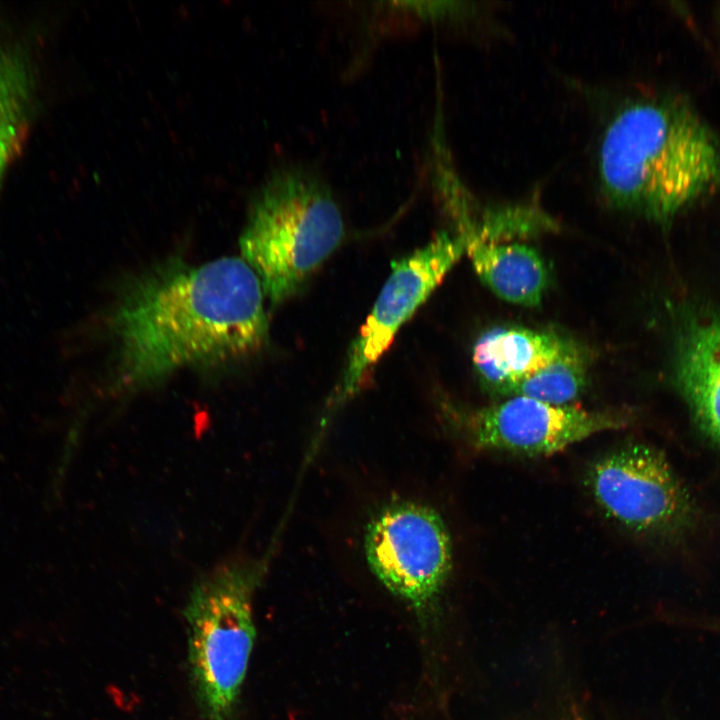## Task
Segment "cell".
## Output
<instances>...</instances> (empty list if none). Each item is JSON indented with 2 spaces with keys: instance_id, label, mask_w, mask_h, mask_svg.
Wrapping results in <instances>:
<instances>
[{
  "instance_id": "cell-14",
  "label": "cell",
  "mask_w": 720,
  "mask_h": 720,
  "mask_svg": "<svg viewBox=\"0 0 720 720\" xmlns=\"http://www.w3.org/2000/svg\"><path fill=\"white\" fill-rule=\"evenodd\" d=\"M701 624L703 627L709 628L712 631L720 632V620L702 622Z\"/></svg>"
},
{
  "instance_id": "cell-11",
  "label": "cell",
  "mask_w": 720,
  "mask_h": 720,
  "mask_svg": "<svg viewBox=\"0 0 720 720\" xmlns=\"http://www.w3.org/2000/svg\"><path fill=\"white\" fill-rule=\"evenodd\" d=\"M461 237L475 272L497 297L527 307L541 303L548 271L535 249L518 242L484 240L473 234Z\"/></svg>"
},
{
  "instance_id": "cell-6",
  "label": "cell",
  "mask_w": 720,
  "mask_h": 720,
  "mask_svg": "<svg viewBox=\"0 0 720 720\" xmlns=\"http://www.w3.org/2000/svg\"><path fill=\"white\" fill-rule=\"evenodd\" d=\"M602 513L626 531L666 538L687 528L693 504L666 457L643 443H627L596 459L585 477Z\"/></svg>"
},
{
  "instance_id": "cell-4",
  "label": "cell",
  "mask_w": 720,
  "mask_h": 720,
  "mask_svg": "<svg viewBox=\"0 0 720 720\" xmlns=\"http://www.w3.org/2000/svg\"><path fill=\"white\" fill-rule=\"evenodd\" d=\"M263 565L225 563L194 583L184 607L187 673L201 720H237L255 639L252 598Z\"/></svg>"
},
{
  "instance_id": "cell-8",
  "label": "cell",
  "mask_w": 720,
  "mask_h": 720,
  "mask_svg": "<svg viewBox=\"0 0 720 720\" xmlns=\"http://www.w3.org/2000/svg\"><path fill=\"white\" fill-rule=\"evenodd\" d=\"M629 423L624 410H586L511 397L464 415L459 431L478 450L539 457Z\"/></svg>"
},
{
  "instance_id": "cell-9",
  "label": "cell",
  "mask_w": 720,
  "mask_h": 720,
  "mask_svg": "<svg viewBox=\"0 0 720 720\" xmlns=\"http://www.w3.org/2000/svg\"><path fill=\"white\" fill-rule=\"evenodd\" d=\"M676 353L680 391L701 429L720 444V315L687 320Z\"/></svg>"
},
{
  "instance_id": "cell-5",
  "label": "cell",
  "mask_w": 720,
  "mask_h": 720,
  "mask_svg": "<svg viewBox=\"0 0 720 720\" xmlns=\"http://www.w3.org/2000/svg\"><path fill=\"white\" fill-rule=\"evenodd\" d=\"M364 550L385 588L428 620L452 569L451 540L441 516L415 502L388 504L369 521Z\"/></svg>"
},
{
  "instance_id": "cell-13",
  "label": "cell",
  "mask_w": 720,
  "mask_h": 720,
  "mask_svg": "<svg viewBox=\"0 0 720 720\" xmlns=\"http://www.w3.org/2000/svg\"><path fill=\"white\" fill-rule=\"evenodd\" d=\"M25 88L18 64L0 52V177L22 134Z\"/></svg>"
},
{
  "instance_id": "cell-2",
  "label": "cell",
  "mask_w": 720,
  "mask_h": 720,
  "mask_svg": "<svg viewBox=\"0 0 720 720\" xmlns=\"http://www.w3.org/2000/svg\"><path fill=\"white\" fill-rule=\"evenodd\" d=\"M598 176L610 205L665 222L720 189V140L680 97L631 100L604 129Z\"/></svg>"
},
{
  "instance_id": "cell-12",
  "label": "cell",
  "mask_w": 720,
  "mask_h": 720,
  "mask_svg": "<svg viewBox=\"0 0 720 720\" xmlns=\"http://www.w3.org/2000/svg\"><path fill=\"white\" fill-rule=\"evenodd\" d=\"M585 384V358L570 342L555 360L510 387L503 397H525L553 405H567L583 392Z\"/></svg>"
},
{
  "instance_id": "cell-10",
  "label": "cell",
  "mask_w": 720,
  "mask_h": 720,
  "mask_svg": "<svg viewBox=\"0 0 720 720\" xmlns=\"http://www.w3.org/2000/svg\"><path fill=\"white\" fill-rule=\"evenodd\" d=\"M569 343L549 332L496 327L477 339L472 361L482 382L504 396L510 387L555 360Z\"/></svg>"
},
{
  "instance_id": "cell-7",
  "label": "cell",
  "mask_w": 720,
  "mask_h": 720,
  "mask_svg": "<svg viewBox=\"0 0 720 720\" xmlns=\"http://www.w3.org/2000/svg\"><path fill=\"white\" fill-rule=\"evenodd\" d=\"M465 252L460 235L441 232L423 247L392 263L391 272L348 351L331 408H337L356 393L364 375L386 352L398 330Z\"/></svg>"
},
{
  "instance_id": "cell-3",
  "label": "cell",
  "mask_w": 720,
  "mask_h": 720,
  "mask_svg": "<svg viewBox=\"0 0 720 720\" xmlns=\"http://www.w3.org/2000/svg\"><path fill=\"white\" fill-rule=\"evenodd\" d=\"M344 234L341 211L327 185L304 169L285 168L257 193L240 249L265 298L277 307L304 286Z\"/></svg>"
},
{
  "instance_id": "cell-1",
  "label": "cell",
  "mask_w": 720,
  "mask_h": 720,
  "mask_svg": "<svg viewBox=\"0 0 720 720\" xmlns=\"http://www.w3.org/2000/svg\"><path fill=\"white\" fill-rule=\"evenodd\" d=\"M265 299L242 257L174 259L138 274L108 320L114 391L138 392L181 370L222 368L258 352L268 340Z\"/></svg>"
}]
</instances>
